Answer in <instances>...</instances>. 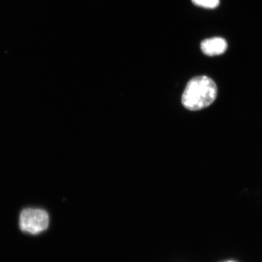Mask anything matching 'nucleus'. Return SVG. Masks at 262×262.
Segmentation results:
<instances>
[{
    "label": "nucleus",
    "instance_id": "1",
    "mask_svg": "<svg viewBox=\"0 0 262 262\" xmlns=\"http://www.w3.org/2000/svg\"><path fill=\"white\" fill-rule=\"evenodd\" d=\"M216 84L207 76H196L188 82L182 94L183 106L190 111L208 107L217 97Z\"/></svg>",
    "mask_w": 262,
    "mask_h": 262
},
{
    "label": "nucleus",
    "instance_id": "2",
    "mask_svg": "<svg viewBox=\"0 0 262 262\" xmlns=\"http://www.w3.org/2000/svg\"><path fill=\"white\" fill-rule=\"evenodd\" d=\"M50 218L47 211L40 208H25L19 218V227L25 233L39 234L49 226Z\"/></svg>",
    "mask_w": 262,
    "mask_h": 262
},
{
    "label": "nucleus",
    "instance_id": "3",
    "mask_svg": "<svg viewBox=\"0 0 262 262\" xmlns=\"http://www.w3.org/2000/svg\"><path fill=\"white\" fill-rule=\"evenodd\" d=\"M201 48L202 52L206 56H220L227 51V42L222 37L208 38L201 42Z\"/></svg>",
    "mask_w": 262,
    "mask_h": 262
},
{
    "label": "nucleus",
    "instance_id": "4",
    "mask_svg": "<svg viewBox=\"0 0 262 262\" xmlns=\"http://www.w3.org/2000/svg\"><path fill=\"white\" fill-rule=\"evenodd\" d=\"M192 3L206 9H214L220 5V0H192Z\"/></svg>",
    "mask_w": 262,
    "mask_h": 262
},
{
    "label": "nucleus",
    "instance_id": "5",
    "mask_svg": "<svg viewBox=\"0 0 262 262\" xmlns=\"http://www.w3.org/2000/svg\"><path fill=\"white\" fill-rule=\"evenodd\" d=\"M225 262H235V261H225Z\"/></svg>",
    "mask_w": 262,
    "mask_h": 262
}]
</instances>
